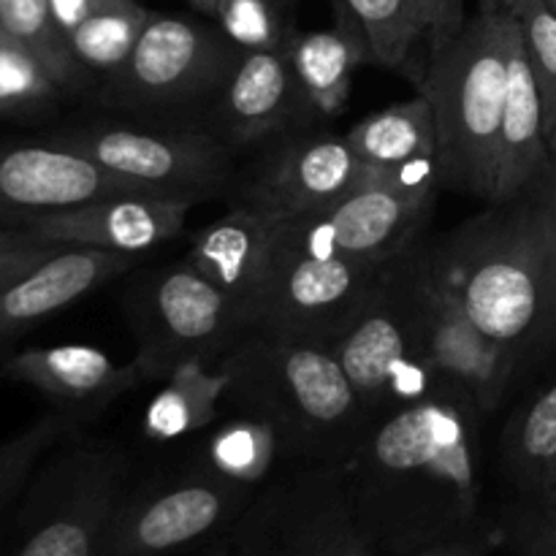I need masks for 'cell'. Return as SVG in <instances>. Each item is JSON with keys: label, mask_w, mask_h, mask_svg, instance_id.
<instances>
[{"label": "cell", "mask_w": 556, "mask_h": 556, "mask_svg": "<svg viewBox=\"0 0 556 556\" xmlns=\"http://www.w3.org/2000/svg\"><path fill=\"white\" fill-rule=\"evenodd\" d=\"M483 413L456 386L378 416L345 462L348 497L378 556L483 530Z\"/></svg>", "instance_id": "obj_1"}, {"label": "cell", "mask_w": 556, "mask_h": 556, "mask_svg": "<svg viewBox=\"0 0 556 556\" xmlns=\"http://www.w3.org/2000/svg\"><path fill=\"white\" fill-rule=\"evenodd\" d=\"M228 394L280 432L293 465H342L369 416L331 342L250 326L217 358Z\"/></svg>", "instance_id": "obj_2"}, {"label": "cell", "mask_w": 556, "mask_h": 556, "mask_svg": "<svg viewBox=\"0 0 556 556\" xmlns=\"http://www.w3.org/2000/svg\"><path fill=\"white\" fill-rule=\"evenodd\" d=\"M556 239V212L532 195L492 204L432 248L467 315L492 340L521 358L535 353L546 304V264Z\"/></svg>", "instance_id": "obj_3"}, {"label": "cell", "mask_w": 556, "mask_h": 556, "mask_svg": "<svg viewBox=\"0 0 556 556\" xmlns=\"http://www.w3.org/2000/svg\"><path fill=\"white\" fill-rule=\"evenodd\" d=\"M508 9H481L443 47L432 49L421 92L432 101L443 190L494 201L500 125L508 87Z\"/></svg>", "instance_id": "obj_4"}, {"label": "cell", "mask_w": 556, "mask_h": 556, "mask_svg": "<svg viewBox=\"0 0 556 556\" xmlns=\"http://www.w3.org/2000/svg\"><path fill=\"white\" fill-rule=\"evenodd\" d=\"M391 264L342 253L324 212L275 220L269 275L253 326L331 342L362 313Z\"/></svg>", "instance_id": "obj_5"}, {"label": "cell", "mask_w": 556, "mask_h": 556, "mask_svg": "<svg viewBox=\"0 0 556 556\" xmlns=\"http://www.w3.org/2000/svg\"><path fill=\"white\" fill-rule=\"evenodd\" d=\"M424 258L421 244L400 255L362 313L331 340L369 421L451 386L424 351L418 302Z\"/></svg>", "instance_id": "obj_6"}, {"label": "cell", "mask_w": 556, "mask_h": 556, "mask_svg": "<svg viewBox=\"0 0 556 556\" xmlns=\"http://www.w3.org/2000/svg\"><path fill=\"white\" fill-rule=\"evenodd\" d=\"M130 462L117 445L76 440L33 476L3 556H98L128 492Z\"/></svg>", "instance_id": "obj_7"}, {"label": "cell", "mask_w": 556, "mask_h": 556, "mask_svg": "<svg viewBox=\"0 0 556 556\" xmlns=\"http://www.w3.org/2000/svg\"><path fill=\"white\" fill-rule=\"evenodd\" d=\"M210 556H378L364 541L342 465H296L266 481Z\"/></svg>", "instance_id": "obj_8"}, {"label": "cell", "mask_w": 556, "mask_h": 556, "mask_svg": "<svg viewBox=\"0 0 556 556\" xmlns=\"http://www.w3.org/2000/svg\"><path fill=\"white\" fill-rule=\"evenodd\" d=\"M264 486V483H261ZM261 486L204 465L128 489L114 510L98 556H168L220 535Z\"/></svg>", "instance_id": "obj_9"}, {"label": "cell", "mask_w": 556, "mask_h": 556, "mask_svg": "<svg viewBox=\"0 0 556 556\" xmlns=\"http://www.w3.org/2000/svg\"><path fill=\"white\" fill-rule=\"evenodd\" d=\"M139 326L136 362L150 380L168 378L188 358H220L250 329L231 299L188 261L157 271L147 282Z\"/></svg>", "instance_id": "obj_10"}, {"label": "cell", "mask_w": 556, "mask_h": 556, "mask_svg": "<svg viewBox=\"0 0 556 556\" xmlns=\"http://www.w3.org/2000/svg\"><path fill=\"white\" fill-rule=\"evenodd\" d=\"M237 47L182 16L152 14L134 52L109 76L106 96L119 106H174L226 85Z\"/></svg>", "instance_id": "obj_11"}, {"label": "cell", "mask_w": 556, "mask_h": 556, "mask_svg": "<svg viewBox=\"0 0 556 556\" xmlns=\"http://www.w3.org/2000/svg\"><path fill=\"white\" fill-rule=\"evenodd\" d=\"M58 144L98 163L147 195L199 201L228 177L223 147L204 134H147L134 128H85Z\"/></svg>", "instance_id": "obj_12"}, {"label": "cell", "mask_w": 556, "mask_h": 556, "mask_svg": "<svg viewBox=\"0 0 556 556\" xmlns=\"http://www.w3.org/2000/svg\"><path fill=\"white\" fill-rule=\"evenodd\" d=\"M418 302L424 351L440 378L465 391L483 416L497 410L525 358L476 326L454 288L434 266L432 250H427L424 258Z\"/></svg>", "instance_id": "obj_13"}, {"label": "cell", "mask_w": 556, "mask_h": 556, "mask_svg": "<svg viewBox=\"0 0 556 556\" xmlns=\"http://www.w3.org/2000/svg\"><path fill=\"white\" fill-rule=\"evenodd\" d=\"M190 206L193 201L161 195H109L33 217L22 228L54 244L96 248L141 258L157 244L182 233Z\"/></svg>", "instance_id": "obj_14"}, {"label": "cell", "mask_w": 556, "mask_h": 556, "mask_svg": "<svg viewBox=\"0 0 556 556\" xmlns=\"http://www.w3.org/2000/svg\"><path fill=\"white\" fill-rule=\"evenodd\" d=\"M141 193L63 144L0 147V217H33L109 195Z\"/></svg>", "instance_id": "obj_15"}, {"label": "cell", "mask_w": 556, "mask_h": 556, "mask_svg": "<svg viewBox=\"0 0 556 556\" xmlns=\"http://www.w3.org/2000/svg\"><path fill=\"white\" fill-rule=\"evenodd\" d=\"M369 177L345 136H309L277 152L258 179L250 204L275 220L315 215L334 206Z\"/></svg>", "instance_id": "obj_16"}, {"label": "cell", "mask_w": 556, "mask_h": 556, "mask_svg": "<svg viewBox=\"0 0 556 556\" xmlns=\"http://www.w3.org/2000/svg\"><path fill=\"white\" fill-rule=\"evenodd\" d=\"M434 190H405L369 177L324 212L337 248L372 264H391L421 239L434 210Z\"/></svg>", "instance_id": "obj_17"}, {"label": "cell", "mask_w": 556, "mask_h": 556, "mask_svg": "<svg viewBox=\"0 0 556 556\" xmlns=\"http://www.w3.org/2000/svg\"><path fill=\"white\" fill-rule=\"evenodd\" d=\"M271 242L275 217L244 204L201 228L185 261L215 282L231 299L244 324L253 326L269 275Z\"/></svg>", "instance_id": "obj_18"}, {"label": "cell", "mask_w": 556, "mask_h": 556, "mask_svg": "<svg viewBox=\"0 0 556 556\" xmlns=\"http://www.w3.org/2000/svg\"><path fill=\"white\" fill-rule=\"evenodd\" d=\"M3 372L16 383L41 391L76 416L101 410L119 394L150 380L136 358L128 367H119L106 353L90 345L30 348L11 356L3 364Z\"/></svg>", "instance_id": "obj_19"}, {"label": "cell", "mask_w": 556, "mask_h": 556, "mask_svg": "<svg viewBox=\"0 0 556 556\" xmlns=\"http://www.w3.org/2000/svg\"><path fill=\"white\" fill-rule=\"evenodd\" d=\"M136 264H139L136 255L68 244L36 266L30 275L0 291V340L27 326L43 324L96 288L123 277Z\"/></svg>", "instance_id": "obj_20"}, {"label": "cell", "mask_w": 556, "mask_h": 556, "mask_svg": "<svg viewBox=\"0 0 556 556\" xmlns=\"http://www.w3.org/2000/svg\"><path fill=\"white\" fill-rule=\"evenodd\" d=\"M510 14V11H508ZM548 163L546 114L535 74L527 60L519 25H510L508 38V87H505L503 125H500L497 182L492 204H508L530 193Z\"/></svg>", "instance_id": "obj_21"}, {"label": "cell", "mask_w": 556, "mask_h": 556, "mask_svg": "<svg viewBox=\"0 0 556 556\" xmlns=\"http://www.w3.org/2000/svg\"><path fill=\"white\" fill-rule=\"evenodd\" d=\"M307 103L286 49L242 52L223 85L220 119L237 144L286 128Z\"/></svg>", "instance_id": "obj_22"}, {"label": "cell", "mask_w": 556, "mask_h": 556, "mask_svg": "<svg viewBox=\"0 0 556 556\" xmlns=\"http://www.w3.org/2000/svg\"><path fill=\"white\" fill-rule=\"evenodd\" d=\"M358 161L375 174H396L402 168H440V139L432 101L418 92L410 101L358 119L345 136Z\"/></svg>", "instance_id": "obj_23"}, {"label": "cell", "mask_w": 556, "mask_h": 556, "mask_svg": "<svg viewBox=\"0 0 556 556\" xmlns=\"http://www.w3.org/2000/svg\"><path fill=\"white\" fill-rule=\"evenodd\" d=\"M288 60L307 106L331 117L342 112L353 87V74L367 60L362 38L345 22L329 30H309L288 38Z\"/></svg>", "instance_id": "obj_24"}, {"label": "cell", "mask_w": 556, "mask_h": 556, "mask_svg": "<svg viewBox=\"0 0 556 556\" xmlns=\"http://www.w3.org/2000/svg\"><path fill=\"white\" fill-rule=\"evenodd\" d=\"M228 394V372L206 369V358H188L166 378L147 405L141 429L155 443H174L210 429Z\"/></svg>", "instance_id": "obj_25"}, {"label": "cell", "mask_w": 556, "mask_h": 556, "mask_svg": "<svg viewBox=\"0 0 556 556\" xmlns=\"http://www.w3.org/2000/svg\"><path fill=\"white\" fill-rule=\"evenodd\" d=\"M503 465L519 492L546 500L556 476V372L505 427Z\"/></svg>", "instance_id": "obj_26"}, {"label": "cell", "mask_w": 556, "mask_h": 556, "mask_svg": "<svg viewBox=\"0 0 556 556\" xmlns=\"http://www.w3.org/2000/svg\"><path fill=\"white\" fill-rule=\"evenodd\" d=\"M340 20L356 30L367 60L383 68H405L424 33L416 0H337Z\"/></svg>", "instance_id": "obj_27"}, {"label": "cell", "mask_w": 556, "mask_h": 556, "mask_svg": "<svg viewBox=\"0 0 556 556\" xmlns=\"http://www.w3.org/2000/svg\"><path fill=\"white\" fill-rule=\"evenodd\" d=\"M280 459H286L280 432L266 418L244 413L210 434L204 462L233 481L261 486Z\"/></svg>", "instance_id": "obj_28"}, {"label": "cell", "mask_w": 556, "mask_h": 556, "mask_svg": "<svg viewBox=\"0 0 556 556\" xmlns=\"http://www.w3.org/2000/svg\"><path fill=\"white\" fill-rule=\"evenodd\" d=\"M150 16L139 0H109L71 33V49L87 71L112 76L130 58Z\"/></svg>", "instance_id": "obj_29"}, {"label": "cell", "mask_w": 556, "mask_h": 556, "mask_svg": "<svg viewBox=\"0 0 556 556\" xmlns=\"http://www.w3.org/2000/svg\"><path fill=\"white\" fill-rule=\"evenodd\" d=\"M0 30L30 49L63 90L85 81L87 68L76 60L49 0H0Z\"/></svg>", "instance_id": "obj_30"}, {"label": "cell", "mask_w": 556, "mask_h": 556, "mask_svg": "<svg viewBox=\"0 0 556 556\" xmlns=\"http://www.w3.org/2000/svg\"><path fill=\"white\" fill-rule=\"evenodd\" d=\"M79 424V416L71 410L49 413L14 438L0 443V508L9 505L25 489L38 462Z\"/></svg>", "instance_id": "obj_31"}, {"label": "cell", "mask_w": 556, "mask_h": 556, "mask_svg": "<svg viewBox=\"0 0 556 556\" xmlns=\"http://www.w3.org/2000/svg\"><path fill=\"white\" fill-rule=\"evenodd\" d=\"M510 11L525 41L527 60L535 74L546 114V134L556 112V11L546 0H500Z\"/></svg>", "instance_id": "obj_32"}, {"label": "cell", "mask_w": 556, "mask_h": 556, "mask_svg": "<svg viewBox=\"0 0 556 556\" xmlns=\"http://www.w3.org/2000/svg\"><path fill=\"white\" fill-rule=\"evenodd\" d=\"M63 87L47 65L0 30V112H27L52 101Z\"/></svg>", "instance_id": "obj_33"}, {"label": "cell", "mask_w": 556, "mask_h": 556, "mask_svg": "<svg viewBox=\"0 0 556 556\" xmlns=\"http://www.w3.org/2000/svg\"><path fill=\"white\" fill-rule=\"evenodd\" d=\"M280 3L275 0H217L215 20L239 52H266L286 49L288 33L280 20Z\"/></svg>", "instance_id": "obj_34"}, {"label": "cell", "mask_w": 556, "mask_h": 556, "mask_svg": "<svg viewBox=\"0 0 556 556\" xmlns=\"http://www.w3.org/2000/svg\"><path fill=\"white\" fill-rule=\"evenodd\" d=\"M68 244H54L36 237L27 228L22 231H0V291L14 286L25 275H30L36 266L58 255Z\"/></svg>", "instance_id": "obj_35"}, {"label": "cell", "mask_w": 556, "mask_h": 556, "mask_svg": "<svg viewBox=\"0 0 556 556\" xmlns=\"http://www.w3.org/2000/svg\"><path fill=\"white\" fill-rule=\"evenodd\" d=\"M416 5L432 49L451 41L467 22L465 0H416Z\"/></svg>", "instance_id": "obj_36"}, {"label": "cell", "mask_w": 556, "mask_h": 556, "mask_svg": "<svg viewBox=\"0 0 556 556\" xmlns=\"http://www.w3.org/2000/svg\"><path fill=\"white\" fill-rule=\"evenodd\" d=\"M519 556H556V514L543 508L521 525Z\"/></svg>", "instance_id": "obj_37"}, {"label": "cell", "mask_w": 556, "mask_h": 556, "mask_svg": "<svg viewBox=\"0 0 556 556\" xmlns=\"http://www.w3.org/2000/svg\"><path fill=\"white\" fill-rule=\"evenodd\" d=\"M500 538H503L500 530H486L483 527V530L470 532V535L432 543V546L413 552L410 556H489V552L500 543Z\"/></svg>", "instance_id": "obj_38"}, {"label": "cell", "mask_w": 556, "mask_h": 556, "mask_svg": "<svg viewBox=\"0 0 556 556\" xmlns=\"http://www.w3.org/2000/svg\"><path fill=\"white\" fill-rule=\"evenodd\" d=\"M554 340H556V239L546 264V304H543V324H541V334H538V342H535V353L552 345Z\"/></svg>", "instance_id": "obj_39"}, {"label": "cell", "mask_w": 556, "mask_h": 556, "mask_svg": "<svg viewBox=\"0 0 556 556\" xmlns=\"http://www.w3.org/2000/svg\"><path fill=\"white\" fill-rule=\"evenodd\" d=\"M54 11V20L63 27L65 36L76 30L92 11H98L101 5H106L109 0H49Z\"/></svg>", "instance_id": "obj_40"}, {"label": "cell", "mask_w": 556, "mask_h": 556, "mask_svg": "<svg viewBox=\"0 0 556 556\" xmlns=\"http://www.w3.org/2000/svg\"><path fill=\"white\" fill-rule=\"evenodd\" d=\"M527 195H532V199L541 201L543 206L556 212V155H548L546 168H543L541 177H538V182L532 185Z\"/></svg>", "instance_id": "obj_41"}, {"label": "cell", "mask_w": 556, "mask_h": 556, "mask_svg": "<svg viewBox=\"0 0 556 556\" xmlns=\"http://www.w3.org/2000/svg\"><path fill=\"white\" fill-rule=\"evenodd\" d=\"M188 3L193 5L195 11H201V14H206V16L217 14V0H188Z\"/></svg>", "instance_id": "obj_42"}, {"label": "cell", "mask_w": 556, "mask_h": 556, "mask_svg": "<svg viewBox=\"0 0 556 556\" xmlns=\"http://www.w3.org/2000/svg\"><path fill=\"white\" fill-rule=\"evenodd\" d=\"M543 505H546L552 514H556V476H554L552 486H548V494H546V500H543Z\"/></svg>", "instance_id": "obj_43"}, {"label": "cell", "mask_w": 556, "mask_h": 556, "mask_svg": "<svg viewBox=\"0 0 556 556\" xmlns=\"http://www.w3.org/2000/svg\"><path fill=\"white\" fill-rule=\"evenodd\" d=\"M548 155H556V112L552 125H548Z\"/></svg>", "instance_id": "obj_44"}, {"label": "cell", "mask_w": 556, "mask_h": 556, "mask_svg": "<svg viewBox=\"0 0 556 556\" xmlns=\"http://www.w3.org/2000/svg\"><path fill=\"white\" fill-rule=\"evenodd\" d=\"M500 0H481V9H497Z\"/></svg>", "instance_id": "obj_45"}, {"label": "cell", "mask_w": 556, "mask_h": 556, "mask_svg": "<svg viewBox=\"0 0 556 556\" xmlns=\"http://www.w3.org/2000/svg\"><path fill=\"white\" fill-rule=\"evenodd\" d=\"M546 3H548V5H552V9L556 11V0H546Z\"/></svg>", "instance_id": "obj_46"}, {"label": "cell", "mask_w": 556, "mask_h": 556, "mask_svg": "<svg viewBox=\"0 0 556 556\" xmlns=\"http://www.w3.org/2000/svg\"><path fill=\"white\" fill-rule=\"evenodd\" d=\"M275 3H280V5H282V3H288V0H275Z\"/></svg>", "instance_id": "obj_47"}]
</instances>
